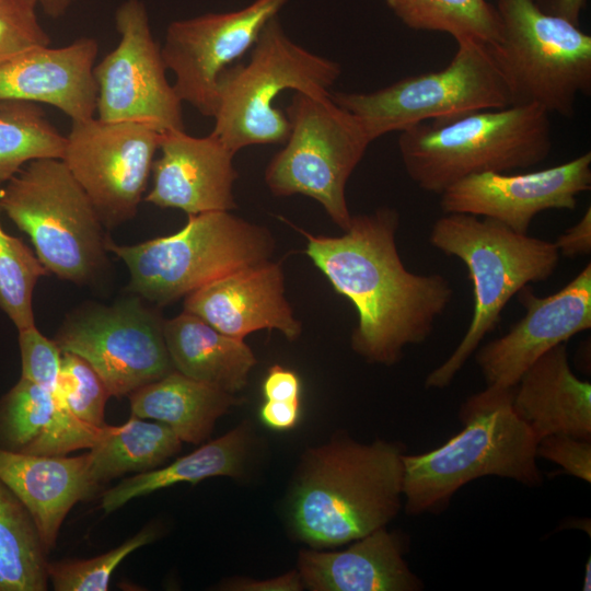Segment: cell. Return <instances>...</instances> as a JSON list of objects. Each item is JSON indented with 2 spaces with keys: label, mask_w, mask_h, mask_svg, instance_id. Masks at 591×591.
<instances>
[{
  "label": "cell",
  "mask_w": 591,
  "mask_h": 591,
  "mask_svg": "<svg viewBox=\"0 0 591 591\" xmlns=\"http://www.w3.org/2000/svg\"><path fill=\"white\" fill-rule=\"evenodd\" d=\"M397 211L381 207L351 217L340 236L313 235L305 253L333 288L356 308L352 349L366 361L393 366L408 345L424 343L453 297L440 274L419 275L403 264L397 246Z\"/></svg>",
  "instance_id": "cell-1"
},
{
  "label": "cell",
  "mask_w": 591,
  "mask_h": 591,
  "mask_svg": "<svg viewBox=\"0 0 591 591\" xmlns=\"http://www.w3.org/2000/svg\"><path fill=\"white\" fill-rule=\"evenodd\" d=\"M404 450L345 437L309 450L289 500L297 536L312 547H335L385 526L402 507Z\"/></svg>",
  "instance_id": "cell-2"
},
{
  "label": "cell",
  "mask_w": 591,
  "mask_h": 591,
  "mask_svg": "<svg viewBox=\"0 0 591 591\" xmlns=\"http://www.w3.org/2000/svg\"><path fill=\"white\" fill-rule=\"evenodd\" d=\"M514 389L486 386L460 409L463 428L421 454H403V498L410 515L439 513L464 485L484 476L524 486L543 483L536 464L537 440L512 408Z\"/></svg>",
  "instance_id": "cell-3"
},
{
  "label": "cell",
  "mask_w": 591,
  "mask_h": 591,
  "mask_svg": "<svg viewBox=\"0 0 591 591\" xmlns=\"http://www.w3.org/2000/svg\"><path fill=\"white\" fill-rule=\"evenodd\" d=\"M399 155L409 178L441 195L480 173H506L543 162L553 148L549 114L535 105H509L399 132Z\"/></svg>",
  "instance_id": "cell-4"
},
{
  "label": "cell",
  "mask_w": 591,
  "mask_h": 591,
  "mask_svg": "<svg viewBox=\"0 0 591 591\" xmlns=\"http://www.w3.org/2000/svg\"><path fill=\"white\" fill-rule=\"evenodd\" d=\"M429 243L461 259L473 285V315L465 335L449 358L425 380L427 389H444L500 323L511 298L529 283L549 278L560 255L554 242L468 213H445L439 218L431 228Z\"/></svg>",
  "instance_id": "cell-5"
},
{
  "label": "cell",
  "mask_w": 591,
  "mask_h": 591,
  "mask_svg": "<svg viewBox=\"0 0 591 591\" xmlns=\"http://www.w3.org/2000/svg\"><path fill=\"white\" fill-rule=\"evenodd\" d=\"M248 61L227 68L218 81L211 134L234 154L258 144H283L290 131L283 112L274 105L291 90L325 95L341 74L340 65L293 42L277 16L263 27Z\"/></svg>",
  "instance_id": "cell-6"
},
{
  "label": "cell",
  "mask_w": 591,
  "mask_h": 591,
  "mask_svg": "<svg viewBox=\"0 0 591 591\" xmlns=\"http://www.w3.org/2000/svg\"><path fill=\"white\" fill-rule=\"evenodd\" d=\"M0 209L28 235L39 262L59 279L92 285L107 269V229L61 159L26 163L2 184Z\"/></svg>",
  "instance_id": "cell-7"
},
{
  "label": "cell",
  "mask_w": 591,
  "mask_h": 591,
  "mask_svg": "<svg viewBox=\"0 0 591 591\" xmlns=\"http://www.w3.org/2000/svg\"><path fill=\"white\" fill-rule=\"evenodd\" d=\"M274 248L268 229L229 211L190 215L183 229L166 236L132 245L112 240L107 244L128 268L126 290L159 306L269 259Z\"/></svg>",
  "instance_id": "cell-8"
},
{
  "label": "cell",
  "mask_w": 591,
  "mask_h": 591,
  "mask_svg": "<svg viewBox=\"0 0 591 591\" xmlns=\"http://www.w3.org/2000/svg\"><path fill=\"white\" fill-rule=\"evenodd\" d=\"M495 8L501 34L489 49L510 105L572 117L578 97L591 92V36L534 0H497Z\"/></svg>",
  "instance_id": "cell-9"
},
{
  "label": "cell",
  "mask_w": 591,
  "mask_h": 591,
  "mask_svg": "<svg viewBox=\"0 0 591 591\" xmlns=\"http://www.w3.org/2000/svg\"><path fill=\"white\" fill-rule=\"evenodd\" d=\"M447 67L403 78L370 92H329L355 115L369 138L403 131L421 123L510 105L507 86L489 49L473 38L455 40Z\"/></svg>",
  "instance_id": "cell-10"
},
{
  "label": "cell",
  "mask_w": 591,
  "mask_h": 591,
  "mask_svg": "<svg viewBox=\"0 0 591 591\" xmlns=\"http://www.w3.org/2000/svg\"><path fill=\"white\" fill-rule=\"evenodd\" d=\"M285 114L290 131L266 167L267 187L279 197L300 194L315 199L346 231L352 217L346 185L372 140L358 118L329 93L293 92Z\"/></svg>",
  "instance_id": "cell-11"
},
{
  "label": "cell",
  "mask_w": 591,
  "mask_h": 591,
  "mask_svg": "<svg viewBox=\"0 0 591 591\" xmlns=\"http://www.w3.org/2000/svg\"><path fill=\"white\" fill-rule=\"evenodd\" d=\"M160 313L137 294L113 304L90 303L66 316L54 340L84 359L112 396H128L174 370Z\"/></svg>",
  "instance_id": "cell-12"
},
{
  "label": "cell",
  "mask_w": 591,
  "mask_h": 591,
  "mask_svg": "<svg viewBox=\"0 0 591 591\" xmlns=\"http://www.w3.org/2000/svg\"><path fill=\"white\" fill-rule=\"evenodd\" d=\"M161 137L141 123L72 121L61 160L107 230L137 216Z\"/></svg>",
  "instance_id": "cell-13"
},
{
  "label": "cell",
  "mask_w": 591,
  "mask_h": 591,
  "mask_svg": "<svg viewBox=\"0 0 591 591\" xmlns=\"http://www.w3.org/2000/svg\"><path fill=\"white\" fill-rule=\"evenodd\" d=\"M115 26L119 42L93 70L96 117L146 124L162 134L185 130L183 102L167 80L144 3L124 1L116 10Z\"/></svg>",
  "instance_id": "cell-14"
},
{
  "label": "cell",
  "mask_w": 591,
  "mask_h": 591,
  "mask_svg": "<svg viewBox=\"0 0 591 591\" xmlns=\"http://www.w3.org/2000/svg\"><path fill=\"white\" fill-rule=\"evenodd\" d=\"M290 1L253 0L239 10L171 22L161 53L179 100L213 117L221 73L253 47L267 22Z\"/></svg>",
  "instance_id": "cell-15"
},
{
  "label": "cell",
  "mask_w": 591,
  "mask_h": 591,
  "mask_svg": "<svg viewBox=\"0 0 591 591\" xmlns=\"http://www.w3.org/2000/svg\"><path fill=\"white\" fill-rule=\"evenodd\" d=\"M591 188V153L528 173H480L467 176L441 194L444 213L495 219L528 234L532 220L546 210H573Z\"/></svg>",
  "instance_id": "cell-16"
},
{
  "label": "cell",
  "mask_w": 591,
  "mask_h": 591,
  "mask_svg": "<svg viewBox=\"0 0 591 591\" xmlns=\"http://www.w3.org/2000/svg\"><path fill=\"white\" fill-rule=\"evenodd\" d=\"M523 288L519 299L524 316L503 336L476 352L488 387L512 390L522 374L545 352L591 328V264L547 297Z\"/></svg>",
  "instance_id": "cell-17"
},
{
  "label": "cell",
  "mask_w": 591,
  "mask_h": 591,
  "mask_svg": "<svg viewBox=\"0 0 591 591\" xmlns=\"http://www.w3.org/2000/svg\"><path fill=\"white\" fill-rule=\"evenodd\" d=\"M159 150L146 202L179 209L188 216L236 208L235 154L213 134L194 137L185 130H170L162 134Z\"/></svg>",
  "instance_id": "cell-18"
},
{
  "label": "cell",
  "mask_w": 591,
  "mask_h": 591,
  "mask_svg": "<svg viewBox=\"0 0 591 591\" xmlns=\"http://www.w3.org/2000/svg\"><path fill=\"white\" fill-rule=\"evenodd\" d=\"M97 51V42L84 36L61 47H36L0 63V103L48 104L71 121L95 117Z\"/></svg>",
  "instance_id": "cell-19"
},
{
  "label": "cell",
  "mask_w": 591,
  "mask_h": 591,
  "mask_svg": "<svg viewBox=\"0 0 591 591\" xmlns=\"http://www.w3.org/2000/svg\"><path fill=\"white\" fill-rule=\"evenodd\" d=\"M184 311L239 339L256 331L278 329L294 340L302 331L285 297L281 265L269 259L192 292L184 298Z\"/></svg>",
  "instance_id": "cell-20"
},
{
  "label": "cell",
  "mask_w": 591,
  "mask_h": 591,
  "mask_svg": "<svg viewBox=\"0 0 591 591\" xmlns=\"http://www.w3.org/2000/svg\"><path fill=\"white\" fill-rule=\"evenodd\" d=\"M407 543L383 526L340 552L302 551L298 572L313 591H419L424 584L404 559Z\"/></svg>",
  "instance_id": "cell-21"
},
{
  "label": "cell",
  "mask_w": 591,
  "mask_h": 591,
  "mask_svg": "<svg viewBox=\"0 0 591 591\" xmlns=\"http://www.w3.org/2000/svg\"><path fill=\"white\" fill-rule=\"evenodd\" d=\"M0 479L30 513L48 554L72 507L97 486L90 473V454L39 455L0 448Z\"/></svg>",
  "instance_id": "cell-22"
},
{
  "label": "cell",
  "mask_w": 591,
  "mask_h": 591,
  "mask_svg": "<svg viewBox=\"0 0 591 591\" xmlns=\"http://www.w3.org/2000/svg\"><path fill=\"white\" fill-rule=\"evenodd\" d=\"M512 408L537 442L555 433L591 440V384L572 372L566 344L545 352L522 374Z\"/></svg>",
  "instance_id": "cell-23"
},
{
  "label": "cell",
  "mask_w": 591,
  "mask_h": 591,
  "mask_svg": "<svg viewBox=\"0 0 591 591\" xmlns=\"http://www.w3.org/2000/svg\"><path fill=\"white\" fill-rule=\"evenodd\" d=\"M163 334L174 370L228 393L246 385L257 362L243 339L225 335L185 311L164 320Z\"/></svg>",
  "instance_id": "cell-24"
},
{
  "label": "cell",
  "mask_w": 591,
  "mask_h": 591,
  "mask_svg": "<svg viewBox=\"0 0 591 591\" xmlns=\"http://www.w3.org/2000/svg\"><path fill=\"white\" fill-rule=\"evenodd\" d=\"M131 416L167 425L182 442L206 440L237 399L232 393L173 370L128 395Z\"/></svg>",
  "instance_id": "cell-25"
},
{
  "label": "cell",
  "mask_w": 591,
  "mask_h": 591,
  "mask_svg": "<svg viewBox=\"0 0 591 591\" xmlns=\"http://www.w3.org/2000/svg\"><path fill=\"white\" fill-rule=\"evenodd\" d=\"M250 447L251 432L242 424L166 466L124 479L103 494L101 508L111 513L132 499L178 483L197 484L216 476L236 477L243 473Z\"/></svg>",
  "instance_id": "cell-26"
},
{
  "label": "cell",
  "mask_w": 591,
  "mask_h": 591,
  "mask_svg": "<svg viewBox=\"0 0 591 591\" xmlns=\"http://www.w3.org/2000/svg\"><path fill=\"white\" fill-rule=\"evenodd\" d=\"M182 448V440L165 424L131 416L89 451L90 473L99 486L123 474L159 467Z\"/></svg>",
  "instance_id": "cell-27"
},
{
  "label": "cell",
  "mask_w": 591,
  "mask_h": 591,
  "mask_svg": "<svg viewBox=\"0 0 591 591\" xmlns=\"http://www.w3.org/2000/svg\"><path fill=\"white\" fill-rule=\"evenodd\" d=\"M46 556L30 513L0 479V591L46 590Z\"/></svg>",
  "instance_id": "cell-28"
},
{
  "label": "cell",
  "mask_w": 591,
  "mask_h": 591,
  "mask_svg": "<svg viewBox=\"0 0 591 591\" xmlns=\"http://www.w3.org/2000/svg\"><path fill=\"white\" fill-rule=\"evenodd\" d=\"M392 13L408 28L451 35L454 40L473 38L494 45L501 23L487 0H385Z\"/></svg>",
  "instance_id": "cell-29"
},
{
  "label": "cell",
  "mask_w": 591,
  "mask_h": 591,
  "mask_svg": "<svg viewBox=\"0 0 591 591\" xmlns=\"http://www.w3.org/2000/svg\"><path fill=\"white\" fill-rule=\"evenodd\" d=\"M65 144L66 136L35 103H0V182L9 181L30 161L61 159Z\"/></svg>",
  "instance_id": "cell-30"
},
{
  "label": "cell",
  "mask_w": 591,
  "mask_h": 591,
  "mask_svg": "<svg viewBox=\"0 0 591 591\" xmlns=\"http://www.w3.org/2000/svg\"><path fill=\"white\" fill-rule=\"evenodd\" d=\"M55 414L53 393L21 376L0 398V448L27 453L47 434Z\"/></svg>",
  "instance_id": "cell-31"
},
{
  "label": "cell",
  "mask_w": 591,
  "mask_h": 591,
  "mask_svg": "<svg viewBox=\"0 0 591 591\" xmlns=\"http://www.w3.org/2000/svg\"><path fill=\"white\" fill-rule=\"evenodd\" d=\"M2 184L0 182V189ZM47 274L35 252L7 233L0 222V309L18 332L35 325L34 289Z\"/></svg>",
  "instance_id": "cell-32"
},
{
  "label": "cell",
  "mask_w": 591,
  "mask_h": 591,
  "mask_svg": "<svg viewBox=\"0 0 591 591\" xmlns=\"http://www.w3.org/2000/svg\"><path fill=\"white\" fill-rule=\"evenodd\" d=\"M56 408L67 412L78 421L102 428L105 405L112 396L96 371L81 357L62 351L56 390Z\"/></svg>",
  "instance_id": "cell-33"
},
{
  "label": "cell",
  "mask_w": 591,
  "mask_h": 591,
  "mask_svg": "<svg viewBox=\"0 0 591 591\" xmlns=\"http://www.w3.org/2000/svg\"><path fill=\"white\" fill-rule=\"evenodd\" d=\"M157 536V528L148 525L119 546L90 559L48 563V580L56 591H105L117 566L132 552L152 543Z\"/></svg>",
  "instance_id": "cell-34"
},
{
  "label": "cell",
  "mask_w": 591,
  "mask_h": 591,
  "mask_svg": "<svg viewBox=\"0 0 591 591\" xmlns=\"http://www.w3.org/2000/svg\"><path fill=\"white\" fill-rule=\"evenodd\" d=\"M36 9L35 0H0V63L30 49L50 45Z\"/></svg>",
  "instance_id": "cell-35"
},
{
  "label": "cell",
  "mask_w": 591,
  "mask_h": 591,
  "mask_svg": "<svg viewBox=\"0 0 591 591\" xmlns=\"http://www.w3.org/2000/svg\"><path fill=\"white\" fill-rule=\"evenodd\" d=\"M21 376L54 393L62 351L54 339L44 336L36 326L19 331Z\"/></svg>",
  "instance_id": "cell-36"
},
{
  "label": "cell",
  "mask_w": 591,
  "mask_h": 591,
  "mask_svg": "<svg viewBox=\"0 0 591 591\" xmlns=\"http://www.w3.org/2000/svg\"><path fill=\"white\" fill-rule=\"evenodd\" d=\"M536 456L563 467V471L583 482H591V440L555 433L537 442Z\"/></svg>",
  "instance_id": "cell-37"
},
{
  "label": "cell",
  "mask_w": 591,
  "mask_h": 591,
  "mask_svg": "<svg viewBox=\"0 0 591 591\" xmlns=\"http://www.w3.org/2000/svg\"><path fill=\"white\" fill-rule=\"evenodd\" d=\"M559 255L576 257L591 252V208L589 207L580 220L561 233L554 242Z\"/></svg>",
  "instance_id": "cell-38"
},
{
  "label": "cell",
  "mask_w": 591,
  "mask_h": 591,
  "mask_svg": "<svg viewBox=\"0 0 591 591\" xmlns=\"http://www.w3.org/2000/svg\"><path fill=\"white\" fill-rule=\"evenodd\" d=\"M301 382L297 373L281 367L273 366L264 380L265 399L297 401L300 399Z\"/></svg>",
  "instance_id": "cell-39"
},
{
  "label": "cell",
  "mask_w": 591,
  "mask_h": 591,
  "mask_svg": "<svg viewBox=\"0 0 591 591\" xmlns=\"http://www.w3.org/2000/svg\"><path fill=\"white\" fill-rule=\"evenodd\" d=\"M259 416L263 422L275 430L292 429L300 417V399H266L260 406Z\"/></svg>",
  "instance_id": "cell-40"
},
{
  "label": "cell",
  "mask_w": 591,
  "mask_h": 591,
  "mask_svg": "<svg viewBox=\"0 0 591 591\" xmlns=\"http://www.w3.org/2000/svg\"><path fill=\"white\" fill-rule=\"evenodd\" d=\"M227 590H241V591H299L303 589L298 571L292 570L279 577L254 580V579H240L227 584Z\"/></svg>",
  "instance_id": "cell-41"
},
{
  "label": "cell",
  "mask_w": 591,
  "mask_h": 591,
  "mask_svg": "<svg viewBox=\"0 0 591 591\" xmlns=\"http://www.w3.org/2000/svg\"><path fill=\"white\" fill-rule=\"evenodd\" d=\"M587 0H552V13L579 25Z\"/></svg>",
  "instance_id": "cell-42"
},
{
  "label": "cell",
  "mask_w": 591,
  "mask_h": 591,
  "mask_svg": "<svg viewBox=\"0 0 591 591\" xmlns=\"http://www.w3.org/2000/svg\"><path fill=\"white\" fill-rule=\"evenodd\" d=\"M77 0H35L37 8L50 18H60L67 13Z\"/></svg>",
  "instance_id": "cell-43"
},
{
  "label": "cell",
  "mask_w": 591,
  "mask_h": 591,
  "mask_svg": "<svg viewBox=\"0 0 591 591\" xmlns=\"http://www.w3.org/2000/svg\"><path fill=\"white\" fill-rule=\"evenodd\" d=\"M583 591H590L591 590V558H588V561L584 566V575H583V584H582Z\"/></svg>",
  "instance_id": "cell-44"
}]
</instances>
